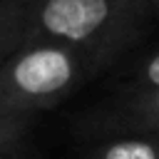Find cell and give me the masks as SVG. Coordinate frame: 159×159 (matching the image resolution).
Instances as JSON below:
<instances>
[{
	"label": "cell",
	"instance_id": "8",
	"mask_svg": "<svg viewBox=\"0 0 159 159\" xmlns=\"http://www.w3.org/2000/svg\"><path fill=\"white\" fill-rule=\"evenodd\" d=\"M149 2H152V12L159 15V0H149Z\"/></svg>",
	"mask_w": 159,
	"mask_h": 159
},
{
	"label": "cell",
	"instance_id": "5",
	"mask_svg": "<svg viewBox=\"0 0 159 159\" xmlns=\"http://www.w3.org/2000/svg\"><path fill=\"white\" fill-rule=\"evenodd\" d=\"M122 117L132 129H157L159 132V92L127 94L122 104Z\"/></svg>",
	"mask_w": 159,
	"mask_h": 159
},
{
	"label": "cell",
	"instance_id": "4",
	"mask_svg": "<svg viewBox=\"0 0 159 159\" xmlns=\"http://www.w3.org/2000/svg\"><path fill=\"white\" fill-rule=\"evenodd\" d=\"M30 0H0V65L27 37Z\"/></svg>",
	"mask_w": 159,
	"mask_h": 159
},
{
	"label": "cell",
	"instance_id": "6",
	"mask_svg": "<svg viewBox=\"0 0 159 159\" xmlns=\"http://www.w3.org/2000/svg\"><path fill=\"white\" fill-rule=\"evenodd\" d=\"M32 119L27 117H0V159H12L22 147Z\"/></svg>",
	"mask_w": 159,
	"mask_h": 159
},
{
	"label": "cell",
	"instance_id": "1",
	"mask_svg": "<svg viewBox=\"0 0 159 159\" xmlns=\"http://www.w3.org/2000/svg\"><path fill=\"white\" fill-rule=\"evenodd\" d=\"M149 15V0H30L25 40L65 45L97 72L142 35Z\"/></svg>",
	"mask_w": 159,
	"mask_h": 159
},
{
	"label": "cell",
	"instance_id": "7",
	"mask_svg": "<svg viewBox=\"0 0 159 159\" xmlns=\"http://www.w3.org/2000/svg\"><path fill=\"white\" fill-rule=\"evenodd\" d=\"M137 92H159V50L142 60V65L134 67L129 94Z\"/></svg>",
	"mask_w": 159,
	"mask_h": 159
},
{
	"label": "cell",
	"instance_id": "3",
	"mask_svg": "<svg viewBox=\"0 0 159 159\" xmlns=\"http://www.w3.org/2000/svg\"><path fill=\"white\" fill-rule=\"evenodd\" d=\"M87 159H159L157 129H129L102 144H97Z\"/></svg>",
	"mask_w": 159,
	"mask_h": 159
},
{
	"label": "cell",
	"instance_id": "2",
	"mask_svg": "<svg viewBox=\"0 0 159 159\" xmlns=\"http://www.w3.org/2000/svg\"><path fill=\"white\" fill-rule=\"evenodd\" d=\"M89 75L87 62L70 47L25 40L0 65V117L45 112L70 97Z\"/></svg>",
	"mask_w": 159,
	"mask_h": 159
}]
</instances>
